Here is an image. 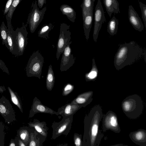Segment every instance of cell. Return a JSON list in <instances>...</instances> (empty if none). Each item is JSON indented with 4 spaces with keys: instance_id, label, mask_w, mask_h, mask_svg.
Masks as SVG:
<instances>
[{
    "instance_id": "cell-1",
    "label": "cell",
    "mask_w": 146,
    "mask_h": 146,
    "mask_svg": "<svg viewBox=\"0 0 146 146\" xmlns=\"http://www.w3.org/2000/svg\"><path fill=\"white\" fill-rule=\"evenodd\" d=\"M101 106L96 105L86 115L84 119L83 146H100L104 135L100 129L103 117Z\"/></svg>"
},
{
    "instance_id": "cell-3",
    "label": "cell",
    "mask_w": 146,
    "mask_h": 146,
    "mask_svg": "<svg viewBox=\"0 0 146 146\" xmlns=\"http://www.w3.org/2000/svg\"><path fill=\"white\" fill-rule=\"evenodd\" d=\"M121 106L125 115L132 119L139 117L142 114L143 109L142 99L137 94L127 97L123 101Z\"/></svg>"
},
{
    "instance_id": "cell-16",
    "label": "cell",
    "mask_w": 146,
    "mask_h": 146,
    "mask_svg": "<svg viewBox=\"0 0 146 146\" xmlns=\"http://www.w3.org/2000/svg\"><path fill=\"white\" fill-rule=\"evenodd\" d=\"M129 136L131 140L139 146H146V130L139 129L130 132Z\"/></svg>"
},
{
    "instance_id": "cell-13",
    "label": "cell",
    "mask_w": 146,
    "mask_h": 146,
    "mask_svg": "<svg viewBox=\"0 0 146 146\" xmlns=\"http://www.w3.org/2000/svg\"><path fill=\"white\" fill-rule=\"evenodd\" d=\"M44 113L51 115H59L57 112L42 104L41 101L36 97L33 101L32 105L29 111V118H32L36 113Z\"/></svg>"
},
{
    "instance_id": "cell-24",
    "label": "cell",
    "mask_w": 146,
    "mask_h": 146,
    "mask_svg": "<svg viewBox=\"0 0 146 146\" xmlns=\"http://www.w3.org/2000/svg\"><path fill=\"white\" fill-rule=\"evenodd\" d=\"M60 10L62 14L66 15L70 21L73 23L75 22L76 13L71 7L67 5H62L60 7Z\"/></svg>"
},
{
    "instance_id": "cell-7",
    "label": "cell",
    "mask_w": 146,
    "mask_h": 146,
    "mask_svg": "<svg viewBox=\"0 0 146 146\" xmlns=\"http://www.w3.org/2000/svg\"><path fill=\"white\" fill-rule=\"evenodd\" d=\"M46 10V7H45L39 10L36 1H35L27 20L28 23L29 24L31 33L34 32L42 21Z\"/></svg>"
},
{
    "instance_id": "cell-35",
    "label": "cell",
    "mask_w": 146,
    "mask_h": 146,
    "mask_svg": "<svg viewBox=\"0 0 146 146\" xmlns=\"http://www.w3.org/2000/svg\"><path fill=\"white\" fill-rule=\"evenodd\" d=\"M74 88V86L70 83H67L65 85L62 90V94L63 96L68 95L72 92Z\"/></svg>"
},
{
    "instance_id": "cell-4",
    "label": "cell",
    "mask_w": 146,
    "mask_h": 146,
    "mask_svg": "<svg viewBox=\"0 0 146 146\" xmlns=\"http://www.w3.org/2000/svg\"><path fill=\"white\" fill-rule=\"evenodd\" d=\"M44 58L38 50L34 52L29 58L26 67L28 77H35L40 78Z\"/></svg>"
},
{
    "instance_id": "cell-38",
    "label": "cell",
    "mask_w": 146,
    "mask_h": 146,
    "mask_svg": "<svg viewBox=\"0 0 146 146\" xmlns=\"http://www.w3.org/2000/svg\"><path fill=\"white\" fill-rule=\"evenodd\" d=\"M0 68L3 71L8 75L10 74L8 68L5 65L4 63L0 59Z\"/></svg>"
},
{
    "instance_id": "cell-33",
    "label": "cell",
    "mask_w": 146,
    "mask_h": 146,
    "mask_svg": "<svg viewBox=\"0 0 146 146\" xmlns=\"http://www.w3.org/2000/svg\"><path fill=\"white\" fill-rule=\"evenodd\" d=\"M5 126L3 123L0 121V146H4L6 133L5 131Z\"/></svg>"
},
{
    "instance_id": "cell-19",
    "label": "cell",
    "mask_w": 146,
    "mask_h": 146,
    "mask_svg": "<svg viewBox=\"0 0 146 146\" xmlns=\"http://www.w3.org/2000/svg\"><path fill=\"white\" fill-rule=\"evenodd\" d=\"M81 108L76 104L70 103L59 108L57 112L63 117H68L73 115Z\"/></svg>"
},
{
    "instance_id": "cell-37",
    "label": "cell",
    "mask_w": 146,
    "mask_h": 146,
    "mask_svg": "<svg viewBox=\"0 0 146 146\" xmlns=\"http://www.w3.org/2000/svg\"><path fill=\"white\" fill-rule=\"evenodd\" d=\"M13 1V0H9L7 2L4 11V15L7 13Z\"/></svg>"
},
{
    "instance_id": "cell-41",
    "label": "cell",
    "mask_w": 146,
    "mask_h": 146,
    "mask_svg": "<svg viewBox=\"0 0 146 146\" xmlns=\"http://www.w3.org/2000/svg\"><path fill=\"white\" fill-rule=\"evenodd\" d=\"M18 144L19 146H27L18 137Z\"/></svg>"
},
{
    "instance_id": "cell-18",
    "label": "cell",
    "mask_w": 146,
    "mask_h": 146,
    "mask_svg": "<svg viewBox=\"0 0 146 146\" xmlns=\"http://www.w3.org/2000/svg\"><path fill=\"white\" fill-rule=\"evenodd\" d=\"M28 124L29 127L34 129L37 133L47 138L48 128L45 122H40L38 120L35 119L33 121L28 123Z\"/></svg>"
},
{
    "instance_id": "cell-5",
    "label": "cell",
    "mask_w": 146,
    "mask_h": 146,
    "mask_svg": "<svg viewBox=\"0 0 146 146\" xmlns=\"http://www.w3.org/2000/svg\"><path fill=\"white\" fill-rule=\"evenodd\" d=\"M73 116L63 117L59 122L54 121L52 123L53 131L52 139H55L62 135H68L71 128Z\"/></svg>"
},
{
    "instance_id": "cell-36",
    "label": "cell",
    "mask_w": 146,
    "mask_h": 146,
    "mask_svg": "<svg viewBox=\"0 0 146 146\" xmlns=\"http://www.w3.org/2000/svg\"><path fill=\"white\" fill-rule=\"evenodd\" d=\"M139 7L141 9L142 17L144 22L145 26L146 28V5L138 1Z\"/></svg>"
},
{
    "instance_id": "cell-40",
    "label": "cell",
    "mask_w": 146,
    "mask_h": 146,
    "mask_svg": "<svg viewBox=\"0 0 146 146\" xmlns=\"http://www.w3.org/2000/svg\"><path fill=\"white\" fill-rule=\"evenodd\" d=\"M38 5L37 6H38L40 8H42L44 4L46 3V0H38L37 1Z\"/></svg>"
},
{
    "instance_id": "cell-8",
    "label": "cell",
    "mask_w": 146,
    "mask_h": 146,
    "mask_svg": "<svg viewBox=\"0 0 146 146\" xmlns=\"http://www.w3.org/2000/svg\"><path fill=\"white\" fill-rule=\"evenodd\" d=\"M102 128L104 132L110 130L115 133H119L121 131L116 114L111 111L103 115L102 117Z\"/></svg>"
},
{
    "instance_id": "cell-20",
    "label": "cell",
    "mask_w": 146,
    "mask_h": 146,
    "mask_svg": "<svg viewBox=\"0 0 146 146\" xmlns=\"http://www.w3.org/2000/svg\"><path fill=\"white\" fill-rule=\"evenodd\" d=\"M35 130L34 129L29 127H22L18 130L17 136L26 145L28 146L30 140L31 133Z\"/></svg>"
},
{
    "instance_id": "cell-22",
    "label": "cell",
    "mask_w": 146,
    "mask_h": 146,
    "mask_svg": "<svg viewBox=\"0 0 146 146\" xmlns=\"http://www.w3.org/2000/svg\"><path fill=\"white\" fill-rule=\"evenodd\" d=\"M46 139L35 130L31 133L28 146H42Z\"/></svg>"
},
{
    "instance_id": "cell-42",
    "label": "cell",
    "mask_w": 146,
    "mask_h": 146,
    "mask_svg": "<svg viewBox=\"0 0 146 146\" xmlns=\"http://www.w3.org/2000/svg\"><path fill=\"white\" fill-rule=\"evenodd\" d=\"M6 90V88L4 86H0V93H3Z\"/></svg>"
},
{
    "instance_id": "cell-21",
    "label": "cell",
    "mask_w": 146,
    "mask_h": 146,
    "mask_svg": "<svg viewBox=\"0 0 146 146\" xmlns=\"http://www.w3.org/2000/svg\"><path fill=\"white\" fill-rule=\"evenodd\" d=\"M103 1L106 11L110 18L113 13H120L119 3L117 0H103Z\"/></svg>"
},
{
    "instance_id": "cell-25",
    "label": "cell",
    "mask_w": 146,
    "mask_h": 146,
    "mask_svg": "<svg viewBox=\"0 0 146 146\" xmlns=\"http://www.w3.org/2000/svg\"><path fill=\"white\" fill-rule=\"evenodd\" d=\"M95 0H84L81 5L83 19L85 16L93 11L94 2Z\"/></svg>"
},
{
    "instance_id": "cell-12",
    "label": "cell",
    "mask_w": 146,
    "mask_h": 146,
    "mask_svg": "<svg viewBox=\"0 0 146 146\" xmlns=\"http://www.w3.org/2000/svg\"><path fill=\"white\" fill-rule=\"evenodd\" d=\"M70 41L66 45L62 53L60 64V70L61 72L66 71L74 64L75 59L72 54V50L70 45Z\"/></svg>"
},
{
    "instance_id": "cell-23",
    "label": "cell",
    "mask_w": 146,
    "mask_h": 146,
    "mask_svg": "<svg viewBox=\"0 0 146 146\" xmlns=\"http://www.w3.org/2000/svg\"><path fill=\"white\" fill-rule=\"evenodd\" d=\"M93 11L87 15L83 19L84 35L87 40L89 38L92 23Z\"/></svg>"
},
{
    "instance_id": "cell-43",
    "label": "cell",
    "mask_w": 146,
    "mask_h": 146,
    "mask_svg": "<svg viewBox=\"0 0 146 146\" xmlns=\"http://www.w3.org/2000/svg\"><path fill=\"white\" fill-rule=\"evenodd\" d=\"M109 146H128V145L123 143L117 144L115 145H111Z\"/></svg>"
},
{
    "instance_id": "cell-31",
    "label": "cell",
    "mask_w": 146,
    "mask_h": 146,
    "mask_svg": "<svg viewBox=\"0 0 146 146\" xmlns=\"http://www.w3.org/2000/svg\"><path fill=\"white\" fill-rule=\"evenodd\" d=\"M7 29L6 26L3 21L0 27V33L1 39L2 40V44L5 45L9 50V48L7 42Z\"/></svg>"
},
{
    "instance_id": "cell-26",
    "label": "cell",
    "mask_w": 146,
    "mask_h": 146,
    "mask_svg": "<svg viewBox=\"0 0 146 146\" xmlns=\"http://www.w3.org/2000/svg\"><path fill=\"white\" fill-rule=\"evenodd\" d=\"M55 76L52 66L50 64L48 66L46 78V86L49 91H51L53 89L55 82Z\"/></svg>"
},
{
    "instance_id": "cell-28",
    "label": "cell",
    "mask_w": 146,
    "mask_h": 146,
    "mask_svg": "<svg viewBox=\"0 0 146 146\" xmlns=\"http://www.w3.org/2000/svg\"><path fill=\"white\" fill-rule=\"evenodd\" d=\"M118 25V21L113 16L109 21L107 27V31L111 35H114L117 33Z\"/></svg>"
},
{
    "instance_id": "cell-10",
    "label": "cell",
    "mask_w": 146,
    "mask_h": 146,
    "mask_svg": "<svg viewBox=\"0 0 146 146\" xmlns=\"http://www.w3.org/2000/svg\"><path fill=\"white\" fill-rule=\"evenodd\" d=\"M106 21L104 12L100 0H98L95 9L93 38L96 42L102 24Z\"/></svg>"
},
{
    "instance_id": "cell-27",
    "label": "cell",
    "mask_w": 146,
    "mask_h": 146,
    "mask_svg": "<svg viewBox=\"0 0 146 146\" xmlns=\"http://www.w3.org/2000/svg\"><path fill=\"white\" fill-rule=\"evenodd\" d=\"M7 88L10 94L11 101L18 107L20 111L23 113L22 102L17 93L12 90L9 87H8Z\"/></svg>"
},
{
    "instance_id": "cell-15",
    "label": "cell",
    "mask_w": 146,
    "mask_h": 146,
    "mask_svg": "<svg viewBox=\"0 0 146 146\" xmlns=\"http://www.w3.org/2000/svg\"><path fill=\"white\" fill-rule=\"evenodd\" d=\"M128 18L129 22L136 30L139 32L143 30L144 26L141 20L131 5L129 6Z\"/></svg>"
},
{
    "instance_id": "cell-14",
    "label": "cell",
    "mask_w": 146,
    "mask_h": 146,
    "mask_svg": "<svg viewBox=\"0 0 146 146\" xmlns=\"http://www.w3.org/2000/svg\"><path fill=\"white\" fill-rule=\"evenodd\" d=\"M7 23V42L9 51L13 55L19 56L18 50L16 42V34L12 26L11 22Z\"/></svg>"
},
{
    "instance_id": "cell-17",
    "label": "cell",
    "mask_w": 146,
    "mask_h": 146,
    "mask_svg": "<svg viewBox=\"0 0 146 146\" xmlns=\"http://www.w3.org/2000/svg\"><path fill=\"white\" fill-rule=\"evenodd\" d=\"M93 92L89 91L82 93L78 95L70 102L76 104L82 107H85L89 104L92 100Z\"/></svg>"
},
{
    "instance_id": "cell-9",
    "label": "cell",
    "mask_w": 146,
    "mask_h": 146,
    "mask_svg": "<svg viewBox=\"0 0 146 146\" xmlns=\"http://www.w3.org/2000/svg\"><path fill=\"white\" fill-rule=\"evenodd\" d=\"M0 114L7 124H10L16 120L15 112L11 104L3 96L0 98Z\"/></svg>"
},
{
    "instance_id": "cell-2",
    "label": "cell",
    "mask_w": 146,
    "mask_h": 146,
    "mask_svg": "<svg viewBox=\"0 0 146 146\" xmlns=\"http://www.w3.org/2000/svg\"><path fill=\"white\" fill-rule=\"evenodd\" d=\"M143 54L142 48L135 41L121 44L115 56L114 66L117 70H119L134 63Z\"/></svg>"
},
{
    "instance_id": "cell-32",
    "label": "cell",
    "mask_w": 146,
    "mask_h": 146,
    "mask_svg": "<svg viewBox=\"0 0 146 146\" xmlns=\"http://www.w3.org/2000/svg\"><path fill=\"white\" fill-rule=\"evenodd\" d=\"M21 1L20 0H13L9 10L6 15L7 21L11 22L13 13L17 6Z\"/></svg>"
},
{
    "instance_id": "cell-11",
    "label": "cell",
    "mask_w": 146,
    "mask_h": 146,
    "mask_svg": "<svg viewBox=\"0 0 146 146\" xmlns=\"http://www.w3.org/2000/svg\"><path fill=\"white\" fill-rule=\"evenodd\" d=\"M16 34V42L18 50L19 56L23 55L27 44L28 32L26 26L24 23L20 27L15 31Z\"/></svg>"
},
{
    "instance_id": "cell-34",
    "label": "cell",
    "mask_w": 146,
    "mask_h": 146,
    "mask_svg": "<svg viewBox=\"0 0 146 146\" xmlns=\"http://www.w3.org/2000/svg\"><path fill=\"white\" fill-rule=\"evenodd\" d=\"M82 135L75 133L74 135L73 140L75 146H83Z\"/></svg>"
},
{
    "instance_id": "cell-29",
    "label": "cell",
    "mask_w": 146,
    "mask_h": 146,
    "mask_svg": "<svg viewBox=\"0 0 146 146\" xmlns=\"http://www.w3.org/2000/svg\"><path fill=\"white\" fill-rule=\"evenodd\" d=\"M98 73V70L94 58L92 59V68L90 71L86 74L85 75L86 81L93 80L97 77Z\"/></svg>"
},
{
    "instance_id": "cell-6",
    "label": "cell",
    "mask_w": 146,
    "mask_h": 146,
    "mask_svg": "<svg viewBox=\"0 0 146 146\" xmlns=\"http://www.w3.org/2000/svg\"><path fill=\"white\" fill-rule=\"evenodd\" d=\"M70 25L62 23L60 24V32L57 44L56 58L58 60L67 45L70 42L71 33L70 31Z\"/></svg>"
},
{
    "instance_id": "cell-39",
    "label": "cell",
    "mask_w": 146,
    "mask_h": 146,
    "mask_svg": "<svg viewBox=\"0 0 146 146\" xmlns=\"http://www.w3.org/2000/svg\"><path fill=\"white\" fill-rule=\"evenodd\" d=\"M8 146H19L18 137L17 136L14 139H11Z\"/></svg>"
},
{
    "instance_id": "cell-44",
    "label": "cell",
    "mask_w": 146,
    "mask_h": 146,
    "mask_svg": "<svg viewBox=\"0 0 146 146\" xmlns=\"http://www.w3.org/2000/svg\"><path fill=\"white\" fill-rule=\"evenodd\" d=\"M68 144L67 143L62 144L58 145V146H68Z\"/></svg>"
},
{
    "instance_id": "cell-30",
    "label": "cell",
    "mask_w": 146,
    "mask_h": 146,
    "mask_svg": "<svg viewBox=\"0 0 146 146\" xmlns=\"http://www.w3.org/2000/svg\"><path fill=\"white\" fill-rule=\"evenodd\" d=\"M53 28V25L51 23L44 25L38 31V36L47 39L48 38L49 32Z\"/></svg>"
}]
</instances>
